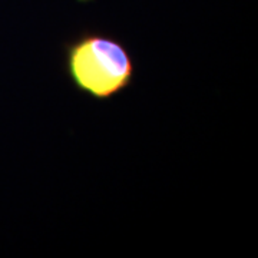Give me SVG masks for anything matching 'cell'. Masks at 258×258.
Here are the masks:
<instances>
[{"label":"cell","instance_id":"obj_1","mask_svg":"<svg viewBox=\"0 0 258 258\" xmlns=\"http://www.w3.org/2000/svg\"><path fill=\"white\" fill-rule=\"evenodd\" d=\"M62 63L69 82L83 96L109 102L135 82L137 62L119 37L83 29L62 45Z\"/></svg>","mask_w":258,"mask_h":258}]
</instances>
